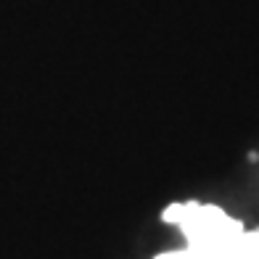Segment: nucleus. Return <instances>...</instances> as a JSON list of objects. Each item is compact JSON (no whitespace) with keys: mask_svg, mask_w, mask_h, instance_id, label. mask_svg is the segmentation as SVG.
Listing matches in <instances>:
<instances>
[{"mask_svg":"<svg viewBox=\"0 0 259 259\" xmlns=\"http://www.w3.org/2000/svg\"><path fill=\"white\" fill-rule=\"evenodd\" d=\"M183 206L185 204H172V206H167V209H164V222H172V225H178V222H180V217H183Z\"/></svg>","mask_w":259,"mask_h":259,"instance_id":"f257e3e1","label":"nucleus"},{"mask_svg":"<svg viewBox=\"0 0 259 259\" xmlns=\"http://www.w3.org/2000/svg\"><path fill=\"white\" fill-rule=\"evenodd\" d=\"M156 259H191V254H188V249H180V251H164Z\"/></svg>","mask_w":259,"mask_h":259,"instance_id":"f03ea898","label":"nucleus"}]
</instances>
